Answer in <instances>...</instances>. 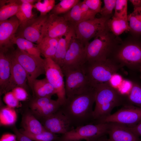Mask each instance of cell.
I'll return each instance as SVG.
<instances>
[{
	"label": "cell",
	"mask_w": 141,
	"mask_h": 141,
	"mask_svg": "<svg viewBox=\"0 0 141 141\" xmlns=\"http://www.w3.org/2000/svg\"><path fill=\"white\" fill-rule=\"evenodd\" d=\"M130 1L134 6V9L141 7V0H130Z\"/></svg>",
	"instance_id": "obj_46"
},
{
	"label": "cell",
	"mask_w": 141,
	"mask_h": 141,
	"mask_svg": "<svg viewBox=\"0 0 141 141\" xmlns=\"http://www.w3.org/2000/svg\"><path fill=\"white\" fill-rule=\"evenodd\" d=\"M95 97L94 87L86 93L67 97L60 109L74 128L94 124L93 107Z\"/></svg>",
	"instance_id": "obj_1"
},
{
	"label": "cell",
	"mask_w": 141,
	"mask_h": 141,
	"mask_svg": "<svg viewBox=\"0 0 141 141\" xmlns=\"http://www.w3.org/2000/svg\"><path fill=\"white\" fill-rule=\"evenodd\" d=\"M94 87L95 105L93 111L94 124L110 115L115 107L129 104L126 94L118 90L110 81L98 84Z\"/></svg>",
	"instance_id": "obj_2"
},
{
	"label": "cell",
	"mask_w": 141,
	"mask_h": 141,
	"mask_svg": "<svg viewBox=\"0 0 141 141\" xmlns=\"http://www.w3.org/2000/svg\"><path fill=\"white\" fill-rule=\"evenodd\" d=\"M48 14L34 17L19 26L15 36L23 38L37 44L41 39L43 26Z\"/></svg>",
	"instance_id": "obj_13"
},
{
	"label": "cell",
	"mask_w": 141,
	"mask_h": 141,
	"mask_svg": "<svg viewBox=\"0 0 141 141\" xmlns=\"http://www.w3.org/2000/svg\"><path fill=\"white\" fill-rule=\"evenodd\" d=\"M109 19L101 17L82 21L74 26L75 37L84 45L93 38L100 34L107 28Z\"/></svg>",
	"instance_id": "obj_9"
},
{
	"label": "cell",
	"mask_w": 141,
	"mask_h": 141,
	"mask_svg": "<svg viewBox=\"0 0 141 141\" xmlns=\"http://www.w3.org/2000/svg\"><path fill=\"white\" fill-rule=\"evenodd\" d=\"M136 9H138V10L141 11V7H139V8H136Z\"/></svg>",
	"instance_id": "obj_49"
},
{
	"label": "cell",
	"mask_w": 141,
	"mask_h": 141,
	"mask_svg": "<svg viewBox=\"0 0 141 141\" xmlns=\"http://www.w3.org/2000/svg\"><path fill=\"white\" fill-rule=\"evenodd\" d=\"M65 78L67 97L83 94L94 88L91 84L84 65L74 68H61Z\"/></svg>",
	"instance_id": "obj_5"
},
{
	"label": "cell",
	"mask_w": 141,
	"mask_h": 141,
	"mask_svg": "<svg viewBox=\"0 0 141 141\" xmlns=\"http://www.w3.org/2000/svg\"><path fill=\"white\" fill-rule=\"evenodd\" d=\"M61 105L57 101L52 99L49 103L39 110L34 112L43 118L49 116L58 111Z\"/></svg>",
	"instance_id": "obj_34"
},
{
	"label": "cell",
	"mask_w": 141,
	"mask_h": 141,
	"mask_svg": "<svg viewBox=\"0 0 141 141\" xmlns=\"http://www.w3.org/2000/svg\"><path fill=\"white\" fill-rule=\"evenodd\" d=\"M80 1L63 16L66 21L74 26L82 21L86 20L80 9Z\"/></svg>",
	"instance_id": "obj_29"
},
{
	"label": "cell",
	"mask_w": 141,
	"mask_h": 141,
	"mask_svg": "<svg viewBox=\"0 0 141 141\" xmlns=\"http://www.w3.org/2000/svg\"><path fill=\"white\" fill-rule=\"evenodd\" d=\"M55 0H44L42 1L38 0L34 4L33 7L40 13V15H45L51 11L55 4Z\"/></svg>",
	"instance_id": "obj_35"
},
{
	"label": "cell",
	"mask_w": 141,
	"mask_h": 141,
	"mask_svg": "<svg viewBox=\"0 0 141 141\" xmlns=\"http://www.w3.org/2000/svg\"><path fill=\"white\" fill-rule=\"evenodd\" d=\"M80 0H62L55 4L51 11V14L59 15L65 14L70 10Z\"/></svg>",
	"instance_id": "obj_33"
},
{
	"label": "cell",
	"mask_w": 141,
	"mask_h": 141,
	"mask_svg": "<svg viewBox=\"0 0 141 141\" xmlns=\"http://www.w3.org/2000/svg\"><path fill=\"white\" fill-rule=\"evenodd\" d=\"M127 0H116L113 16L127 20Z\"/></svg>",
	"instance_id": "obj_36"
},
{
	"label": "cell",
	"mask_w": 141,
	"mask_h": 141,
	"mask_svg": "<svg viewBox=\"0 0 141 141\" xmlns=\"http://www.w3.org/2000/svg\"><path fill=\"white\" fill-rule=\"evenodd\" d=\"M80 6L81 10L86 20L92 19L95 17L97 14L89 9L83 1H80Z\"/></svg>",
	"instance_id": "obj_41"
},
{
	"label": "cell",
	"mask_w": 141,
	"mask_h": 141,
	"mask_svg": "<svg viewBox=\"0 0 141 141\" xmlns=\"http://www.w3.org/2000/svg\"><path fill=\"white\" fill-rule=\"evenodd\" d=\"M122 40L106 29L85 45L86 62L105 60L110 57L117 45Z\"/></svg>",
	"instance_id": "obj_4"
},
{
	"label": "cell",
	"mask_w": 141,
	"mask_h": 141,
	"mask_svg": "<svg viewBox=\"0 0 141 141\" xmlns=\"http://www.w3.org/2000/svg\"><path fill=\"white\" fill-rule=\"evenodd\" d=\"M46 78L56 92L57 100L61 105L66 99L63 73L61 67L52 59H44Z\"/></svg>",
	"instance_id": "obj_11"
},
{
	"label": "cell",
	"mask_w": 141,
	"mask_h": 141,
	"mask_svg": "<svg viewBox=\"0 0 141 141\" xmlns=\"http://www.w3.org/2000/svg\"><path fill=\"white\" fill-rule=\"evenodd\" d=\"M116 0H104V5L102 8L100 13L101 17L108 19L112 15L113 10L115 8Z\"/></svg>",
	"instance_id": "obj_37"
},
{
	"label": "cell",
	"mask_w": 141,
	"mask_h": 141,
	"mask_svg": "<svg viewBox=\"0 0 141 141\" xmlns=\"http://www.w3.org/2000/svg\"><path fill=\"white\" fill-rule=\"evenodd\" d=\"M20 5L17 0H0V21L15 16Z\"/></svg>",
	"instance_id": "obj_23"
},
{
	"label": "cell",
	"mask_w": 141,
	"mask_h": 141,
	"mask_svg": "<svg viewBox=\"0 0 141 141\" xmlns=\"http://www.w3.org/2000/svg\"><path fill=\"white\" fill-rule=\"evenodd\" d=\"M16 60L25 70L27 82L31 89L34 81L40 75L45 74L44 59L29 54L18 48L11 51Z\"/></svg>",
	"instance_id": "obj_8"
},
{
	"label": "cell",
	"mask_w": 141,
	"mask_h": 141,
	"mask_svg": "<svg viewBox=\"0 0 141 141\" xmlns=\"http://www.w3.org/2000/svg\"><path fill=\"white\" fill-rule=\"evenodd\" d=\"M86 62L85 45L75 37L72 40L66 53L61 68L81 66Z\"/></svg>",
	"instance_id": "obj_14"
},
{
	"label": "cell",
	"mask_w": 141,
	"mask_h": 141,
	"mask_svg": "<svg viewBox=\"0 0 141 141\" xmlns=\"http://www.w3.org/2000/svg\"><path fill=\"white\" fill-rule=\"evenodd\" d=\"M38 0H18L19 3L20 4L22 3H26L33 4L35 2H37Z\"/></svg>",
	"instance_id": "obj_47"
},
{
	"label": "cell",
	"mask_w": 141,
	"mask_h": 141,
	"mask_svg": "<svg viewBox=\"0 0 141 141\" xmlns=\"http://www.w3.org/2000/svg\"><path fill=\"white\" fill-rule=\"evenodd\" d=\"M86 141H89V140H86Z\"/></svg>",
	"instance_id": "obj_51"
},
{
	"label": "cell",
	"mask_w": 141,
	"mask_h": 141,
	"mask_svg": "<svg viewBox=\"0 0 141 141\" xmlns=\"http://www.w3.org/2000/svg\"><path fill=\"white\" fill-rule=\"evenodd\" d=\"M51 97H37L31 102L30 107L34 111L41 109L52 100Z\"/></svg>",
	"instance_id": "obj_38"
},
{
	"label": "cell",
	"mask_w": 141,
	"mask_h": 141,
	"mask_svg": "<svg viewBox=\"0 0 141 141\" xmlns=\"http://www.w3.org/2000/svg\"><path fill=\"white\" fill-rule=\"evenodd\" d=\"M43 119L44 127L53 133L63 134L74 128L60 109L52 115Z\"/></svg>",
	"instance_id": "obj_17"
},
{
	"label": "cell",
	"mask_w": 141,
	"mask_h": 141,
	"mask_svg": "<svg viewBox=\"0 0 141 141\" xmlns=\"http://www.w3.org/2000/svg\"><path fill=\"white\" fill-rule=\"evenodd\" d=\"M84 3L92 10L97 14L100 13L102 8L101 0H84Z\"/></svg>",
	"instance_id": "obj_40"
},
{
	"label": "cell",
	"mask_w": 141,
	"mask_h": 141,
	"mask_svg": "<svg viewBox=\"0 0 141 141\" xmlns=\"http://www.w3.org/2000/svg\"><path fill=\"white\" fill-rule=\"evenodd\" d=\"M13 130L16 136L17 141H33L29 137L20 132L15 127H14Z\"/></svg>",
	"instance_id": "obj_43"
},
{
	"label": "cell",
	"mask_w": 141,
	"mask_h": 141,
	"mask_svg": "<svg viewBox=\"0 0 141 141\" xmlns=\"http://www.w3.org/2000/svg\"><path fill=\"white\" fill-rule=\"evenodd\" d=\"M10 64L8 51L0 50V92L3 94L10 75Z\"/></svg>",
	"instance_id": "obj_20"
},
{
	"label": "cell",
	"mask_w": 141,
	"mask_h": 141,
	"mask_svg": "<svg viewBox=\"0 0 141 141\" xmlns=\"http://www.w3.org/2000/svg\"><path fill=\"white\" fill-rule=\"evenodd\" d=\"M20 24L16 16L0 21V50L7 51L12 48V40L15 36Z\"/></svg>",
	"instance_id": "obj_16"
},
{
	"label": "cell",
	"mask_w": 141,
	"mask_h": 141,
	"mask_svg": "<svg viewBox=\"0 0 141 141\" xmlns=\"http://www.w3.org/2000/svg\"><path fill=\"white\" fill-rule=\"evenodd\" d=\"M31 89L37 97H51L52 95L56 94L54 88L46 78L36 79Z\"/></svg>",
	"instance_id": "obj_22"
},
{
	"label": "cell",
	"mask_w": 141,
	"mask_h": 141,
	"mask_svg": "<svg viewBox=\"0 0 141 141\" xmlns=\"http://www.w3.org/2000/svg\"><path fill=\"white\" fill-rule=\"evenodd\" d=\"M3 100L7 106L9 107L13 108L17 107L19 105V101L16 98L12 91L5 94Z\"/></svg>",
	"instance_id": "obj_39"
},
{
	"label": "cell",
	"mask_w": 141,
	"mask_h": 141,
	"mask_svg": "<svg viewBox=\"0 0 141 141\" xmlns=\"http://www.w3.org/2000/svg\"><path fill=\"white\" fill-rule=\"evenodd\" d=\"M129 31L131 35L139 37L141 35V11L137 9L128 16Z\"/></svg>",
	"instance_id": "obj_27"
},
{
	"label": "cell",
	"mask_w": 141,
	"mask_h": 141,
	"mask_svg": "<svg viewBox=\"0 0 141 141\" xmlns=\"http://www.w3.org/2000/svg\"><path fill=\"white\" fill-rule=\"evenodd\" d=\"M139 71H140V73L141 77V67H140V68H139Z\"/></svg>",
	"instance_id": "obj_50"
},
{
	"label": "cell",
	"mask_w": 141,
	"mask_h": 141,
	"mask_svg": "<svg viewBox=\"0 0 141 141\" xmlns=\"http://www.w3.org/2000/svg\"><path fill=\"white\" fill-rule=\"evenodd\" d=\"M17 118L16 112L13 108L8 107L2 109L0 112V123L3 125H10L16 122Z\"/></svg>",
	"instance_id": "obj_31"
},
{
	"label": "cell",
	"mask_w": 141,
	"mask_h": 141,
	"mask_svg": "<svg viewBox=\"0 0 141 141\" xmlns=\"http://www.w3.org/2000/svg\"><path fill=\"white\" fill-rule=\"evenodd\" d=\"M17 138L15 134L10 133H6L1 137L0 141H16Z\"/></svg>",
	"instance_id": "obj_44"
},
{
	"label": "cell",
	"mask_w": 141,
	"mask_h": 141,
	"mask_svg": "<svg viewBox=\"0 0 141 141\" xmlns=\"http://www.w3.org/2000/svg\"><path fill=\"white\" fill-rule=\"evenodd\" d=\"M108 123V141H141V138L128 127L117 123Z\"/></svg>",
	"instance_id": "obj_18"
},
{
	"label": "cell",
	"mask_w": 141,
	"mask_h": 141,
	"mask_svg": "<svg viewBox=\"0 0 141 141\" xmlns=\"http://www.w3.org/2000/svg\"><path fill=\"white\" fill-rule=\"evenodd\" d=\"M23 130L32 134H37L46 130L43 125L32 114H25L22 120Z\"/></svg>",
	"instance_id": "obj_24"
},
{
	"label": "cell",
	"mask_w": 141,
	"mask_h": 141,
	"mask_svg": "<svg viewBox=\"0 0 141 141\" xmlns=\"http://www.w3.org/2000/svg\"><path fill=\"white\" fill-rule=\"evenodd\" d=\"M20 132L35 141H57L59 137L56 134L47 130L37 134H32L27 132L23 130H19Z\"/></svg>",
	"instance_id": "obj_32"
},
{
	"label": "cell",
	"mask_w": 141,
	"mask_h": 141,
	"mask_svg": "<svg viewBox=\"0 0 141 141\" xmlns=\"http://www.w3.org/2000/svg\"><path fill=\"white\" fill-rule=\"evenodd\" d=\"M11 91L19 101H25L27 97L28 94L26 90L22 87H16L12 90Z\"/></svg>",
	"instance_id": "obj_42"
},
{
	"label": "cell",
	"mask_w": 141,
	"mask_h": 141,
	"mask_svg": "<svg viewBox=\"0 0 141 141\" xmlns=\"http://www.w3.org/2000/svg\"><path fill=\"white\" fill-rule=\"evenodd\" d=\"M141 120V108L129 104L122 106L118 111L98 121L96 124L115 123L132 127Z\"/></svg>",
	"instance_id": "obj_10"
},
{
	"label": "cell",
	"mask_w": 141,
	"mask_h": 141,
	"mask_svg": "<svg viewBox=\"0 0 141 141\" xmlns=\"http://www.w3.org/2000/svg\"><path fill=\"white\" fill-rule=\"evenodd\" d=\"M10 64V75L3 94L20 87L26 90L27 88L26 73L21 64L13 56L11 52L8 51Z\"/></svg>",
	"instance_id": "obj_15"
},
{
	"label": "cell",
	"mask_w": 141,
	"mask_h": 141,
	"mask_svg": "<svg viewBox=\"0 0 141 141\" xmlns=\"http://www.w3.org/2000/svg\"><path fill=\"white\" fill-rule=\"evenodd\" d=\"M108 139L106 137V135L101 137L94 141H107Z\"/></svg>",
	"instance_id": "obj_48"
},
{
	"label": "cell",
	"mask_w": 141,
	"mask_h": 141,
	"mask_svg": "<svg viewBox=\"0 0 141 141\" xmlns=\"http://www.w3.org/2000/svg\"><path fill=\"white\" fill-rule=\"evenodd\" d=\"M33 4L23 3L20 5L15 16L18 19L20 25H22L34 17L32 13Z\"/></svg>",
	"instance_id": "obj_30"
},
{
	"label": "cell",
	"mask_w": 141,
	"mask_h": 141,
	"mask_svg": "<svg viewBox=\"0 0 141 141\" xmlns=\"http://www.w3.org/2000/svg\"><path fill=\"white\" fill-rule=\"evenodd\" d=\"M75 37L73 27L67 33L59 38L56 52L52 59L61 68L71 42Z\"/></svg>",
	"instance_id": "obj_19"
},
{
	"label": "cell",
	"mask_w": 141,
	"mask_h": 141,
	"mask_svg": "<svg viewBox=\"0 0 141 141\" xmlns=\"http://www.w3.org/2000/svg\"><path fill=\"white\" fill-rule=\"evenodd\" d=\"M107 26L110 31L117 36H119L124 31L129 30L127 20L113 16L107 20Z\"/></svg>",
	"instance_id": "obj_26"
},
{
	"label": "cell",
	"mask_w": 141,
	"mask_h": 141,
	"mask_svg": "<svg viewBox=\"0 0 141 141\" xmlns=\"http://www.w3.org/2000/svg\"><path fill=\"white\" fill-rule=\"evenodd\" d=\"M84 67L92 85L94 87L99 84L110 81L122 67L111 59L86 62Z\"/></svg>",
	"instance_id": "obj_6"
},
{
	"label": "cell",
	"mask_w": 141,
	"mask_h": 141,
	"mask_svg": "<svg viewBox=\"0 0 141 141\" xmlns=\"http://www.w3.org/2000/svg\"><path fill=\"white\" fill-rule=\"evenodd\" d=\"M59 38L43 37L37 44L41 54L45 58L53 59L55 55Z\"/></svg>",
	"instance_id": "obj_21"
},
{
	"label": "cell",
	"mask_w": 141,
	"mask_h": 141,
	"mask_svg": "<svg viewBox=\"0 0 141 141\" xmlns=\"http://www.w3.org/2000/svg\"></svg>",
	"instance_id": "obj_52"
},
{
	"label": "cell",
	"mask_w": 141,
	"mask_h": 141,
	"mask_svg": "<svg viewBox=\"0 0 141 141\" xmlns=\"http://www.w3.org/2000/svg\"><path fill=\"white\" fill-rule=\"evenodd\" d=\"M130 82V88L126 94L128 103L141 108V82L136 79Z\"/></svg>",
	"instance_id": "obj_25"
},
{
	"label": "cell",
	"mask_w": 141,
	"mask_h": 141,
	"mask_svg": "<svg viewBox=\"0 0 141 141\" xmlns=\"http://www.w3.org/2000/svg\"><path fill=\"white\" fill-rule=\"evenodd\" d=\"M108 123H100L78 126L62 134L57 141H94L108 134Z\"/></svg>",
	"instance_id": "obj_7"
},
{
	"label": "cell",
	"mask_w": 141,
	"mask_h": 141,
	"mask_svg": "<svg viewBox=\"0 0 141 141\" xmlns=\"http://www.w3.org/2000/svg\"><path fill=\"white\" fill-rule=\"evenodd\" d=\"M139 37L131 35L119 43L109 58L133 70H139L141 66V40Z\"/></svg>",
	"instance_id": "obj_3"
},
{
	"label": "cell",
	"mask_w": 141,
	"mask_h": 141,
	"mask_svg": "<svg viewBox=\"0 0 141 141\" xmlns=\"http://www.w3.org/2000/svg\"><path fill=\"white\" fill-rule=\"evenodd\" d=\"M74 27L63 16L50 13L48 15L44 25L41 39L45 37L60 38L67 33Z\"/></svg>",
	"instance_id": "obj_12"
},
{
	"label": "cell",
	"mask_w": 141,
	"mask_h": 141,
	"mask_svg": "<svg viewBox=\"0 0 141 141\" xmlns=\"http://www.w3.org/2000/svg\"><path fill=\"white\" fill-rule=\"evenodd\" d=\"M128 127L136 135L141 137V120L136 125L132 127Z\"/></svg>",
	"instance_id": "obj_45"
},
{
	"label": "cell",
	"mask_w": 141,
	"mask_h": 141,
	"mask_svg": "<svg viewBox=\"0 0 141 141\" xmlns=\"http://www.w3.org/2000/svg\"><path fill=\"white\" fill-rule=\"evenodd\" d=\"M13 44H15L18 48L27 54L33 56H40V52L37 47L32 42L25 39L15 36L12 39Z\"/></svg>",
	"instance_id": "obj_28"
}]
</instances>
